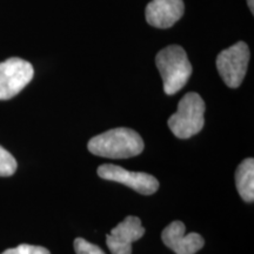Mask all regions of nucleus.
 <instances>
[{"label":"nucleus","mask_w":254,"mask_h":254,"mask_svg":"<svg viewBox=\"0 0 254 254\" xmlns=\"http://www.w3.org/2000/svg\"><path fill=\"white\" fill-rule=\"evenodd\" d=\"M87 148L98 157L127 159L144 151V140L138 132L127 127H118L93 136L88 141Z\"/></svg>","instance_id":"f257e3e1"},{"label":"nucleus","mask_w":254,"mask_h":254,"mask_svg":"<svg viewBox=\"0 0 254 254\" xmlns=\"http://www.w3.org/2000/svg\"><path fill=\"white\" fill-rule=\"evenodd\" d=\"M155 64L164 82V92L173 95L185 86L192 74V65L185 50L171 45L161 50L155 57Z\"/></svg>","instance_id":"f03ea898"},{"label":"nucleus","mask_w":254,"mask_h":254,"mask_svg":"<svg viewBox=\"0 0 254 254\" xmlns=\"http://www.w3.org/2000/svg\"><path fill=\"white\" fill-rule=\"evenodd\" d=\"M205 101L195 92L184 95L178 111L168 119V127L177 138L189 139L198 134L205 125Z\"/></svg>","instance_id":"7ed1b4c3"},{"label":"nucleus","mask_w":254,"mask_h":254,"mask_svg":"<svg viewBox=\"0 0 254 254\" xmlns=\"http://www.w3.org/2000/svg\"><path fill=\"white\" fill-rule=\"evenodd\" d=\"M249 62L250 49L244 41H239L219 53L217 68L228 87L237 88L240 86L246 75Z\"/></svg>","instance_id":"20e7f679"},{"label":"nucleus","mask_w":254,"mask_h":254,"mask_svg":"<svg viewBox=\"0 0 254 254\" xmlns=\"http://www.w3.org/2000/svg\"><path fill=\"white\" fill-rule=\"evenodd\" d=\"M33 75V66L24 59L9 58L0 63V100H8L20 93Z\"/></svg>","instance_id":"39448f33"},{"label":"nucleus","mask_w":254,"mask_h":254,"mask_svg":"<svg viewBox=\"0 0 254 254\" xmlns=\"http://www.w3.org/2000/svg\"><path fill=\"white\" fill-rule=\"evenodd\" d=\"M98 176L105 180L116 182L126 185L140 194L150 195L159 189L157 178L144 172H131L122 166L112 164H105L98 167Z\"/></svg>","instance_id":"423d86ee"},{"label":"nucleus","mask_w":254,"mask_h":254,"mask_svg":"<svg viewBox=\"0 0 254 254\" xmlns=\"http://www.w3.org/2000/svg\"><path fill=\"white\" fill-rule=\"evenodd\" d=\"M145 234L138 217L128 215L106 236V245L112 254H132V244Z\"/></svg>","instance_id":"0eeeda50"},{"label":"nucleus","mask_w":254,"mask_h":254,"mask_svg":"<svg viewBox=\"0 0 254 254\" xmlns=\"http://www.w3.org/2000/svg\"><path fill=\"white\" fill-rule=\"evenodd\" d=\"M163 243L176 254H195L205 245V240L198 233L186 234L184 222H171L161 233Z\"/></svg>","instance_id":"6e6552de"},{"label":"nucleus","mask_w":254,"mask_h":254,"mask_svg":"<svg viewBox=\"0 0 254 254\" xmlns=\"http://www.w3.org/2000/svg\"><path fill=\"white\" fill-rule=\"evenodd\" d=\"M184 12L183 0H152L146 6L145 17L151 26L170 28L183 17Z\"/></svg>","instance_id":"1a4fd4ad"},{"label":"nucleus","mask_w":254,"mask_h":254,"mask_svg":"<svg viewBox=\"0 0 254 254\" xmlns=\"http://www.w3.org/2000/svg\"><path fill=\"white\" fill-rule=\"evenodd\" d=\"M236 185L239 195L246 202L254 200V160L245 159L240 163L236 172Z\"/></svg>","instance_id":"9d476101"},{"label":"nucleus","mask_w":254,"mask_h":254,"mask_svg":"<svg viewBox=\"0 0 254 254\" xmlns=\"http://www.w3.org/2000/svg\"><path fill=\"white\" fill-rule=\"evenodd\" d=\"M17 160L7 150L0 146V177H11L17 171Z\"/></svg>","instance_id":"9b49d317"},{"label":"nucleus","mask_w":254,"mask_h":254,"mask_svg":"<svg viewBox=\"0 0 254 254\" xmlns=\"http://www.w3.org/2000/svg\"><path fill=\"white\" fill-rule=\"evenodd\" d=\"M74 251L77 254H105L99 246L94 245L82 238H77L74 240Z\"/></svg>","instance_id":"f8f14e48"},{"label":"nucleus","mask_w":254,"mask_h":254,"mask_svg":"<svg viewBox=\"0 0 254 254\" xmlns=\"http://www.w3.org/2000/svg\"><path fill=\"white\" fill-rule=\"evenodd\" d=\"M1 254H51L50 251L41 246L27 245V244H21L14 249H8Z\"/></svg>","instance_id":"ddd939ff"},{"label":"nucleus","mask_w":254,"mask_h":254,"mask_svg":"<svg viewBox=\"0 0 254 254\" xmlns=\"http://www.w3.org/2000/svg\"><path fill=\"white\" fill-rule=\"evenodd\" d=\"M247 5H249V7L251 9V12L254 13V0H247Z\"/></svg>","instance_id":"4468645a"}]
</instances>
